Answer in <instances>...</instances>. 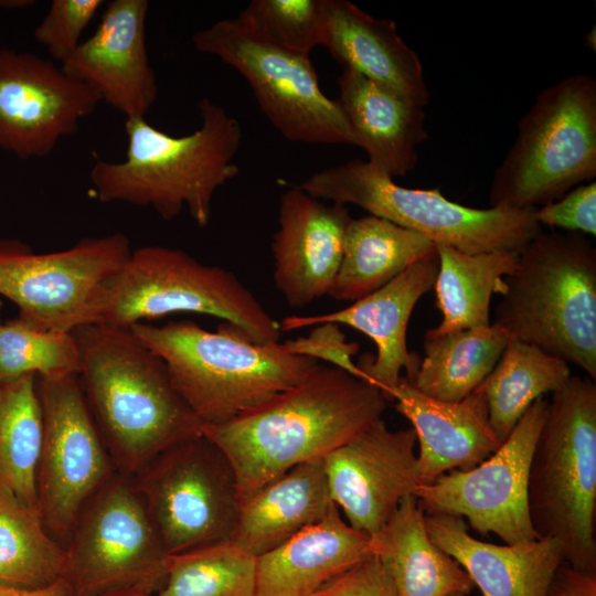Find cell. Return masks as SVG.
Listing matches in <instances>:
<instances>
[{
	"instance_id": "cell-1",
	"label": "cell",
	"mask_w": 596,
	"mask_h": 596,
	"mask_svg": "<svg viewBox=\"0 0 596 596\" xmlns=\"http://www.w3.org/2000/svg\"><path fill=\"white\" fill-rule=\"evenodd\" d=\"M387 403L368 381L318 364L296 386L202 434L230 459L241 502L297 465L324 458L372 422Z\"/></svg>"
},
{
	"instance_id": "cell-2",
	"label": "cell",
	"mask_w": 596,
	"mask_h": 596,
	"mask_svg": "<svg viewBox=\"0 0 596 596\" xmlns=\"http://www.w3.org/2000/svg\"><path fill=\"white\" fill-rule=\"evenodd\" d=\"M73 333L87 405L124 469L139 472L169 447L202 434L162 359L130 328L85 324Z\"/></svg>"
},
{
	"instance_id": "cell-3",
	"label": "cell",
	"mask_w": 596,
	"mask_h": 596,
	"mask_svg": "<svg viewBox=\"0 0 596 596\" xmlns=\"http://www.w3.org/2000/svg\"><path fill=\"white\" fill-rule=\"evenodd\" d=\"M201 124L184 136H171L146 118L125 121L127 151L123 161H97L89 181L104 203L124 202L151 207L161 219L183 210L200 227L211 219L220 187L238 174V120L209 98L198 103Z\"/></svg>"
},
{
	"instance_id": "cell-4",
	"label": "cell",
	"mask_w": 596,
	"mask_h": 596,
	"mask_svg": "<svg viewBox=\"0 0 596 596\" xmlns=\"http://www.w3.org/2000/svg\"><path fill=\"white\" fill-rule=\"evenodd\" d=\"M164 362L173 387L203 425L256 408L302 382L319 362L283 342L256 343L224 322L209 331L193 321L130 327Z\"/></svg>"
},
{
	"instance_id": "cell-5",
	"label": "cell",
	"mask_w": 596,
	"mask_h": 596,
	"mask_svg": "<svg viewBox=\"0 0 596 596\" xmlns=\"http://www.w3.org/2000/svg\"><path fill=\"white\" fill-rule=\"evenodd\" d=\"M492 324L596 380V248L584 234L541 232L519 253Z\"/></svg>"
},
{
	"instance_id": "cell-6",
	"label": "cell",
	"mask_w": 596,
	"mask_h": 596,
	"mask_svg": "<svg viewBox=\"0 0 596 596\" xmlns=\"http://www.w3.org/2000/svg\"><path fill=\"white\" fill-rule=\"evenodd\" d=\"M538 538L556 541L564 562L596 572V385L571 375L552 393L528 479Z\"/></svg>"
},
{
	"instance_id": "cell-7",
	"label": "cell",
	"mask_w": 596,
	"mask_h": 596,
	"mask_svg": "<svg viewBox=\"0 0 596 596\" xmlns=\"http://www.w3.org/2000/svg\"><path fill=\"white\" fill-rule=\"evenodd\" d=\"M179 312L222 319L256 343L279 342L283 333L279 322L235 274L159 245L132 249L102 288L87 324L130 328Z\"/></svg>"
},
{
	"instance_id": "cell-8",
	"label": "cell",
	"mask_w": 596,
	"mask_h": 596,
	"mask_svg": "<svg viewBox=\"0 0 596 596\" xmlns=\"http://www.w3.org/2000/svg\"><path fill=\"white\" fill-rule=\"evenodd\" d=\"M596 175V81L570 75L541 91L496 169L491 207L536 209Z\"/></svg>"
},
{
	"instance_id": "cell-9",
	"label": "cell",
	"mask_w": 596,
	"mask_h": 596,
	"mask_svg": "<svg viewBox=\"0 0 596 596\" xmlns=\"http://www.w3.org/2000/svg\"><path fill=\"white\" fill-rule=\"evenodd\" d=\"M319 200L353 204L371 215L467 254L520 253L542 232L535 209H475L450 201L438 189H411L369 161L353 159L312 173L299 185Z\"/></svg>"
},
{
	"instance_id": "cell-10",
	"label": "cell",
	"mask_w": 596,
	"mask_h": 596,
	"mask_svg": "<svg viewBox=\"0 0 596 596\" xmlns=\"http://www.w3.org/2000/svg\"><path fill=\"white\" fill-rule=\"evenodd\" d=\"M67 596L156 595L168 553L136 486L110 476L81 512L64 547Z\"/></svg>"
},
{
	"instance_id": "cell-11",
	"label": "cell",
	"mask_w": 596,
	"mask_h": 596,
	"mask_svg": "<svg viewBox=\"0 0 596 596\" xmlns=\"http://www.w3.org/2000/svg\"><path fill=\"white\" fill-rule=\"evenodd\" d=\"M192 43L241 74L262 113L289 141L355 146L337 99L321 89L308 54L268 42L236 18L196 31Z\"/></svg>"
},
{
	"instance_id": "cell-12",
	"label": "cell",
	"mask_w": 596,
	"mask_h": 596,
	"mask_svg": "<svg viewBox=\"0 0 596 596\" xmlns=\"http://www.w3.org/2000/svg\"><path fill=\"white\" fill-rule=\"evenodd\" d=\"M136 486L170 555L232 540L241 499L227 456L203 434L158 455Z\"/></svg>"
},
{
	"instance_id": "cell-13",
	"label": "cell",
	"mask_w": 596,
	"mask_h": 596,
	"mask_svg": "<svg viewBox=\"0 0 596 596\" xmlns=\"http://www.w3.org/2000/svg\"><path fill=\"white\" fill-rule=\"evenodd\" d=\"M131 252L128 236L120 232L86 237L50 253L3 241L0 295L19 308L23 321L43 330L72 332L87 324L102 288Z\"/></svg>"
},
{
	"instance_id": "cell-14",
	"label": "cell",
	"mask_w": 596,
	"mask_h": 596,
	"mask_svg": "<svg viewBox=\"0 0 596 596\" xmlns=\"http://www.w3.org/2000/svg\"><path fill=\"white\" fill-rule=\"evenodd\" d=\"M549 401L538 398L498 450L468 470H451L413 493L426 514L467 519L481 535L513 545L538 539L528 509V479Z\"/></svg>"
},
{
	"instance_id": "cell-15",
	"label": "cell",
	"mask_w": 596,
	"mask_h": 596,
	"mask_svg": "<svg viewBox=\"0 0 596 596\" xmlns=\"http://www.w3.org/2000/svg\"><path fill=\"white\" fill-rule=\"evenodd\" d=\"M38 390L44 423L39 513L46 531L62 544L84 507L111 476L110 465L78 375L40 379Z\"/></svg>"
},
{
	"instance_id": "cell-16",
	"label": "cell",
	"mask_w": 596,
	"mask_h": 596,
	"mask_svg": "<svg viewBox=\"0 0 596 596\" xmlns=\"http://www.w3.org/2000/svg\"><path fill=\"white\" fill-rule=\"evenodd\" d=\"M100 102L53 61L0 47V150L21 159L46 157Z\"/></svg>"
},
{
	"instance_id": "cell-17",
	"label": "cell",
	"mask_w": 596,
	"mask_h": 596,
	"mask_svg": "<svg viewBox=\"0 0 596 596\" xmlns=\"http://www.w3.org/2000/svg\"><path fill=\"white\" fill-rule=\"evenodd\" d=\"M416 443L412 427L392 430L381 417L323 458L331 499L352 528L374 535L414 493Z\"/></svg>"
},
{
	"instance_id": "cell-18",
	"label": "cell",
	"mask_w": 596,
	"mask_h": 596,
	"mask_svg": "<svg viewBox=\"0 0 596 596\" xmlns=\"http://www.w3.org/2000/svg\"><path fill=\"white\" fill-rule=\"evenodd\" d=\"M439 259L435 248L416 260L394 279L350 306L312 316H288L280 322L281 332L323 323L344 324L368 336L376 347V355L364 354L356 365L368 381L379 387L389 402L402 370L411 380L421 362L409 352L407 326L415 305L435 284Z\"/></svg>"
},
{
	"instance_id": "cell-19",
	"label": "cell",
	"mask_w": 596,
	"mask_h": 596,
	"mask_svg": "<svg viewBox=\"0 0 596 596\" xmlns=\"http://www.w3.org/2000/svg\"><path fill=\"white\" fill-rule=\"evenodd\" d=\"M147 0H113L95 32L61 64L126 119L146 118L158 97L146 43Z\"/></svg>"
},
{
	"instance_id": "cell-20",
	"label": "cell",
	"mask_w": 596,
	"mask_h": 596,
	"mask_svg": "<svg viewBox=\"0 0 596 596\" xmlns=\"http://www.w3.org/2000/svg\"><path fill=\"white\" fill-rule=\"evenodd\" d=\"M351 219L347 205L327 204L298 185L281 194L270 245L273 277L290 308L301 309L329 296Z\"/></svg>"
},
{
	"instance_id": "cell-21",
	"label": "cell",
	"mask_w": 596,
	"mask_h": 596,
	"mask_svg": "<svg viewBox=\"0 0 596 596\" xmlns=\"http://www.w3.org/2000/svg\"><path fill=\"white\" fill-rule=\"evenodd\" d=\"M391 402L416 434L419 485L451 470L471 469L502 445L490 425L486 397L478 390L459 402H443L421 393L402 375Z\"/></svg>"
},
{
	"instance_id": "cell-22",
	"label": "cell",
	"mask_w": 596,
	"mask_h": 596,
	"mask_svg": "<svg viewBox=\"0 0 596 596\" xmlns=\"http://www.w3.org/2000/svg\"><path fill=\"white\" fill-rule=\"evenodd\" d=\"M430 540L455 558L482 596H546L564 561L560 544L549 538L497 545L475 539L462 518L426 514Z\"/></svg>"
},
{
	"instance_id": "cell-23",
	"label": "cell",
	"mask_w": 596,
	"mask_h": 596,
	"mask_svg": "<svg viewBox=\"0 0 596 596\" xmlns=\"http://www.w3.org/2000/svg\"><path fill=\"white\" fill-rule=\"evenodd\" d=\"M321 45L343 67L390 87L425 107L429 92L417 53L392 20L379 19L347 0H324Z\"/></svg>"
},
{
	"instance_id": "cell-24",
	"label": "cell",
	"mask_w": 596,
	"mask_h": 596,
	"mask_svg": "<svg viewBox=\"0 0 596 596\" xmlns=\"http://www.w3.org/2000/svg\"><path fill=\"white\" fill-rule=\"evenodd\" d=\"M371 555V536L333 503L322 520L257 557L256 596H315Z\"/></svg>"
},
{
	"instance_id": "cell-25",
	"label": "cell",
	"mask_w": 596,
	"mask_h": 596,
	"mask_svg": "<svg viewBox=\"0 0 596 596\" xmlns=\"http://www.w3.org/2000/svg\"><path fill=\"white\" fill-rule=\"evenodd\" d=\"M338 86L337 102L368 161L391 178L412 171L428 138L424 107L348 67Z\"/></svg>"
},
{
	"instance_id": "cell-26",
	"label": "cell",
	"mask_w": 596,
	"mask_h": 596,
	"mask_svg": "<svg viewBox=\"0 0 596 596\" xmlns=\"http://www.w3.org/2000/svg\"><path fill=\"white\" fill-rule=\"evenodd\" d=\"M333 503L323 458L297 465L241 502L231 541L258 557L322 520Z\"/></svg>"
},
{
	"instance_id": "cell-27",
	"label": "cell",
	"mask_w": 596,
	"mask_h": 596,
	"mask_svg": "<svg viewBox=\"0 0 596 596\" xmlns=\"http://www.w3.org/2000/svg\"><path fill=\"white\" fill-rule=\"evenodd\" d=\"M371 549L397 596L469 595L475 587L459 563L430 540L425 513L413 494L371 536Z\"/></svg>"
},
{
	"instance_id": "cell-28",
	"label": "cell",
	"mask_w": 596,
	"mask_h": 596,
	"mask_svg": "<svg viewBox=\"0 0 596 596\" xmlns=\"http://www.w3.org/2000/svg\"><path fill=\"white\" fill-rule=\"evenodd\" d=\"M435 248L428 237L382 217L369 214L351 219L329 296L352 302L363 298Z\"/></svg>"
},
{
	"instance_id": "cell-29",
	"label": "cell",
	"mask_w": 596,
	"mask_h": 596,
	"mask_svg": "<svg viewBox=\"0 0 596 596\" xmlns=\"http://www.w3.org/2000/svg\"><path fill=\"white\" fill-rule=\"evenodd\" d=\"M436 249L439 266L434 288L443 318L426 333L441 336L490 326L491 298L505 291V278L515 269L519 253L467 254L443 245Z\"/></svg>"
},
{
	"instance_id": "cell-30",
	"label": "cell",
	"mask_w": 596,
	"mask_h": 596,
	"mask_svg": "<svg viewBox=\"0 0 596 596\" xmlns=\"http://www.w3.org/2000/svg\"><path fill=\"white\" fill-rule=\"evenodd\" d=\"M510 337L494 324L441 336L425 333V355L411 380L421 393L443 402H459L492 371Z\"/></svg>"
},
{
	"instance_id": "cell-31",
	"label": "cell",
	"mask_w": 596,
	"mask_h": 596,
	"mask_svg": "<svg viewBox=\"0 0 596 596\" xmlns=\"http://www.w3.org/2000/svg\"><path fill=\"white\" fill-rule=\"evenodd\" d=\"M568 364L536 347L510 339L497 364L477 387L487 401L489 422L503 443L538 398L560 390Z\"/></svg>"
},
{
	"instance_id": "cell-32",
	"label": "cell",
	"mask_w": 596,
	"mask_h": 596,
	"mask_svg": "<svg viewBox=\"0 0 596 596\" xmlns=\"http://www.w3.org/2000/svg\"><path fill=\"white\" fill-rule=\"evenodd\" d=\"M34 374L1 384L0 488L39 511L38 472L44 423Z\"/></svg>"
},
{
	"instance_id": "cell-33",
	"label": "cell",
	"mask_w": 596,
	"mask_h": 596,
	"mask_svg": "<svg viewBox=\"0 0 596 596\" xmlns=\"http://www.w3.org/2000/svg\"><path fill=\"white\" fill-rule=\"evenodd\" d=\"M65 550L40 513L0 488V584L40 588L61 578Z\"/></svg>"
},
{
	"instance_id": "cell-34",
	"label": "cell",
	"mask_w": 596,
	"mask_h": 596,
	"mask_svg": "<svg viewBox=\"0 0 596 596\" xmlns=\"http://www.w3.org/2000/svg\"><path fill=\"white\" fill-rule=\"evenodd\" d=\"M256 564L232 541L170 555L156 596H256Z\"/></svg>"
},
{
	"instance_id": "cell-35",
	"label": "cell",
	"mask_w": 596,
	"mask_h": 596,
	"mask_svg": "<svg viewBox=\"0 0 596 596\" xmlns=\"http://www.w3.org/2000/svg\"><path fill=\"white\" fill-rule=\"evenodd\" d=\"M81 350L75 334L36 328L22 319L0 328V384L34 374L56 380L78 375Z\"/></svg>"
},
{
	"instance_id": "cell-36",
	"label": "cell",
	"mask_w": 596,
	"mask_h": 596,
	"mask_svg": "<svg viewBox=\"0 0 596 596\" xmlns=\"http://www.w3.org/2000/svg\"><path fill=\"white\" fill-rule=\"evenodd\" d=\"M236 19L268 42L309 55L321 45L324 0H252Z\"/></svg>"
},
{
	"instance_id": "cell-37",
	"label": "cell",
	"mask_w": 596,
	"mask_h": 596,
	"mask_svg": "<svg viewBox=\"0 0 596 596\" xmlns=\"http://www.w3.org/2000/svg\"><path fill=\"white\" fill-rule=\"evenodd\" d=\"M102 6L103 0H53L34 29L35 41L62 64L82 43L83 32Z\"/></svg>"
},
{
	"instance_id": "cell-38",
	"label": "cell",
	"mask_w": 596,
	"mask_h": 596,
	"mask_svg": "<svg viewBox=\"0 0 596 596\" xmlns=\"http://www.w3.org/2000/svg\"><path fill=\"white\" fill-rule=\"evenodd\" d=\"M534 217L541 226L595 235L596 182L577 185L558 200L536 207Z\"/></svg>"
},
{
	"instance_id": "cell-39",
	"label": "cell",
	"mask_w": 596,
	"mask_h": 596,
	"mask_svg": "<svg viewBox=\"0 0 596 596\" xmlns=\"http://www.w3.org/2000/svg\"><path fill=\"white\" fill-rule=\"evenodd\" d=\"M283 344L294 354L309 356L317 361L323 360L330 365L368 381L364 373L352 359L359 352V344L348 342L338 324L323 323L316 326V329L308 336L288 339Z\"/></svg>"
},
{
	"instance_id": "cell-40",
	"label": "cell",
	"mask_w": 596,
	"mask_h": 596,
	"mask_svg": "<svg viewBox=\"0 0 596 596\" xmlns=\"http://www.w3.org/2000/svg\"><path fill=\"white\" fill-rule=\"evenodd\" d=\"M315 596H397L380 561L371 555L343 572Z\"/></svg>"
},
{
	"instance_id": "cell-41",
	"label": "cell",
	"mask_w": 596,
	"mask_h": 596,
	"mask_svg": "<svg viewBox=\"0 0 596 596\" xmlns=\"http://www.w3.org/2000/svg\"><path fill=\"white\" fill-rule=\"evenodd\" d=\"M546 596H596V572L581 571L563 561Z\"/></svg>"
},
{
	"instance_id": "cell-42",
	"label": "cell",
	"mask_w": 596,
	"mask_h": 596,
	"mask_svg": "<svg viewBox=\"0 0 596 596\" xmlns=\"http://www.w3.org/2000/svg\"><path fill=\"white\" fill-rule=\"evenodd\" d=\"M0 596H67L61 579L40 588H21L0 584Z\"/></svg>"
},
{
	"instance_id": "cell-43",
	"label": "cell",
	"mask_w": 596,
	"mask_h": 596,
	"mask_svg": "<svg viewBox=\"0 0 596 596\" xmlns=\"http://www.w3.org/2000/svg\"><path fill=\"white\" fill-rule=\"evenodd\" d=\"M32 3H33V1H24V0L13 1V0H6V1H0V7H3V8H22V7L31 6Z\"/></svg>"
},
{
	"instance_id": "cell-44",
	"label": "cell",
	"mask_w": 596,
	"mask_h": 596,
	"mask_svg": "<svg viewBox=\"0 0 596 596\" xmlns=\"http://www.w3.org/2000/svg\"><path fill=\"white\" fill-rule=\"evenodd\" d=\"M116 596H156L151 594H124V595H116Z\"/></svg>"
},
{
	"instance_id": "cell-45",
	"label": "cell",
	"mask_w": 596,
	"mask_h": 596,
	"mask_svg": "<svg viewBox=\"0 0 596 596\" xmlns=\"http://www.w3.org/2000/svg\"><path fill=\"white\" fill-rule=\"evenodd\" d=\"M450 596H468V595H465V594H453Z\"/></svg>"
},
{
	"instance_id": "cell-46",
	"label": "cell",
	"mask_w": 596,
	"mask_h": 596,
	"mask_svg": "<svg viewBox=\"0 0 596 596\" xmlns=\"http://www.w3.org/2000/svg\"><path fill=\"white\" fill-rule=\"evenodd\" d=\"M1 326H2V322H1V319H0V328H1Z\"/></svg>"
},
{
	"instance_id": "cell-47",
	"label": "cell",
	"mask_w": 596,
	"mask_h": 596,
	"mask_svg": "<svg viewBox=\"0 0 596 596\" xmlns=\"http://www.w3.org/2000/svg\"><path fill=\"white\" fill-rule=\"evenodd\" d=\"M0 392H1V384H0Z\"/></svg>"
}]
</instances>
